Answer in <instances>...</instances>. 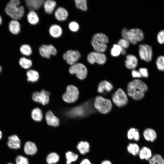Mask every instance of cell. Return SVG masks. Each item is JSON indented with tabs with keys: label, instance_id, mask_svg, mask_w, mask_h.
<instances>
[{
	"label": "cell",
	"instance_id": "1",
	"mask_svg": "<svg viewBox=\"0 0 164 164\" xmlns=\"http://www.w3.org/2000/svg\"><path fill=\"white\" fill-rule=\"evenodd\" d=\"M147 90L148 87L146 84L138 79L129 82L127 87L128 95L136 100L142 99L144 96L145 92Z\"/></svg>",
	"mask_w": 164,
	"mask_h": 164
},
{
	"label": "cell",
	"instance_id": "2",
	"mask_svg": "<svg viewBox=\"0 0 164 164\" xmlns=\"http://www.w3.org/2000/svg\"><path fill=\"white\" fill-rule=\"evenodd\" d=\"M19 0H10L6 4L5 8L6 14L12 19L19 20L24 16L25 9L22 5H20Z\"/></svg>",
	"mask_w": 164,
	"mask_h": 164
},
{
	"label": "cell",
	"instance_id": "3",
	"mask_svg": "<svg viewBox=\"0 0 164 164\" xmlns=\"http://www.w3.org/2000/svg\"><path fill=\"white\" fill-rule=\"evenodd\" d=\"M79 91L76 86L69 85L67 86L65 92L62 95L63 101L68 104H73L78 99Z\"/></svg>",
	"mask_w": 164,
	"mask_h": 164
},
{
	"label": "cell",
	"instance_id": "4",
	"mask_svg": "<svg viewBox=\"0 0 164 164\" xmlns=\"http://www.w3.org/2000/svg\"><path fill=\"white\" fill-rule=\"evenodd\" d=\"M94 104L95 108L99 112L103 114L109 112L112 108L111 102L110 100L100 96L95 97Z\"/></svg>",
	"mask_w": 164,
	"mask_h": 164
},
{
	"label": "cell",
	"instance_id": "5",
	"mask_svg": "<svg viewBox=\"0 0 164 164\" xmlns=\"http://www.w3.org/2000/svg\"><path fill=\"white\" fill-rule=\"evenodd\" d=\"M71 75L75 74L76 77L79 80L85 79L87 75V69L86 66L80 63H77L70 66L68 69Z\"/></svg>",
	"mask_w": 164,
	"mask_h": 164
},
{
	"label": "cell",
	"instance_id": "6",
	"mask_svg": "<svg viewBox=\"0 0 164 164\" xmlns=\"http://www.w3.org/2000/svg\"><path fill=\"white\" fill-rule=\"evenodd\" d=\"M88 104L87 102L83 105L74 107L67 110L66 114L73 118L85 116L90 112V109L89 108L90 107Z\"/></svg>",
	"mask_w": 164,
	"mask_h": 164
},
{
	"label": "cell",
	"instance_id": "7",
	"mask_svg": "<svg viewBox=\"0 0 164 164\" xmlns=\"http://www.w3.org/2000/svg\"><path fill=\"white\" fill-rule=\"evenodd\" d=\"M51 95L50 92L43 89L40 91L33 92L32 96V99L34 101L44 106L49 103Z\"/></svg>",
	"mask_w": 164,
	"mask_h": 164
},
{
	"label": "cell",
	"instance_id": "8",
	"mask_svg": "<svg viewBox=\"0 0 164 164\" xmlns=\"http://www.w3.org/2000/svg\"><path fill=\"white\" fill-rule=\"evenodd\" d=\"M112 101L118 107H122L126 105L128 101L127 95L121 89H118L112 95Z\"/></svg>",
	"mask_w": 164,
	"mask_h": 164
},
{
	"label": "cell",
	"instance_id": "9",
	"mask_svg": "<svg viewBox=\"0 0 164 164\" xmlns=\"http://www.w3.org/2000/svg\"><path fill=\"white\" fill-rule=\"evenodd\" d=\"M144 36L143 31L139 29H132L128 31V40L133 44H136L138 41L143 40Z\"/></svg>",
	"mask_w": 164,
	"mask_h": 164
},
{
	"label": "cell",
	"instance_id": "10",
	"mask_svg": "<svg viewBox=\"0 0 164 164\" xmlns=\"http://www.w3.org/2000/svg\"><path fill=\"white\" fill-rule=\"evenodd\" d=\"M139 53L140 58L145 61H151L153 52L152 47L147 44H140L139 46Z\"/></svg>",
	"mask_w": 164,
	"mask_h": 164
},
{
	"label": "cell",
	"instance_id": "11",
	"mask_svg": "<svg viewBox=\"0 0 164 164\" xmlns=\"http://www.w3.org/2000/svg\"><path fill=\"white\" fill-rule=\"evenodd\" d=\"M80 57V53L77 50H68L63 56V59L70 66L77 63Z\"/></svg>",
	"mask_w": 164,
	"mask_h": 164
},
{
	"label": "cell",
	"instance_id": "12",
	"mask_svg": "<svg viewBox=\"0 0 164 164\" xmlns=\"http://www.w3.org/2000/svg\"><path fill=\"white\" fill-rule=\"evenodd\" d=\"M87 60L90 64H94L97 63L102 65L105 63L106 61V56L101 53L92 52L87 55Z\"/></svg>",
	"mask_w": 164,
	"mask_h": 164
},
{
	"label": "cell",
	"instance_id": "13",
	"mask_svg": "<svg viewBox=\"0 0 164 164\" xmlns=\"http://www.w3.org/2000/svg\"><path fill=\"white\" fill-rule=\"evenodd\" d=\"M39 51L41 56L47 59H49L52 55H56L57 53L56 49L51 44L41 45L39 48Z\"/></svg>",
	"mask_w": 164,
	"mask_h": 164
},
{
	"label": "cell",
	"instance_id": "14",
	"mask_svg": "<svg viewBox=\"0 0 164 164\" xmlns=\"http://www.w3.org/2000/svg\"><path fill=\"white\" fill-rule=\"evenodd\" d=\"M47 124L49 126L56 127L60 125V119L50 110H48L45 114Z\"/></svg>",
	"mask_w": 164,
	"mask_h": 164
},
{
	"label": "cell",
	"instance_id": "15",
	"mask_svg": "<svg viewBox=\"0 0 164 164\" xmlns=\"http://www.w3.org/2000/svg\"><path fill=\"white\" fill-rule=\"evenodd\" d=\"M44 0H25V5L30 11H36L43 6Z\"/></svg>",
	"mask_w": 164,
	"mask_h": 164
},
{
	"label": "cell",
	"instance_id": "16",
	"mask_svg": "<svg viewBox=\"0 0 164 164\" xmlns=\"http://www.w3.org/2000/svg\"><path fill=\"white\" fill-rule=\"evenodd\" d=\"M7 144L9 147L12 149H17L21 146L20 140L18 137L13 135L8 137Z\"/></svg>",
	"mask_w": 164,
	"mask_h": 164
},
{
	"label": "cell",
	"instance_id": "17",
	"mask_svg": "<svg viewBox=\"0 0 164 164\" xmlns=\"http://www.w3.org/2000/svg\"><path fill=\"white\" fill-rule=\"evenodd\" d=\"M54 14L55 18L57 20L60 21H63L67 19L68 13L65 9L60 7L56 10Z\"/></svg>",
	"mask_w": 164,
	"mask_h": 164
},
{
	"label": "cell",
	"instance_id": "18",
	"mask_svg": "<svg viewBox=\"0 0 164 164\" xmlns=\"http://www.w3.org/2000/svg\"><path fill=\"white\" fill-rule=\"evenodd\" d=\"M9 29L10 32L14 35L18 34L21 31V25L19 21L12 19L8 24Z\"/></svg>",
	"mask_w": 164,
	"mask_h": 164
},
{
	"label": "cell",
	"instance_id": "19",
	"mask_svg": "<svg viewBox=\"0 0 164 164\" xmlns=\"http://www.w3.org/2000/svg\"><path fill=\"white\" fill-rule=\"evenodd\" d=\"M143 135L144 138L146 141L151 142L155 141L157 136L155 131L150 128L145 129L143 132Z\"/></svg>",
	"mask_w": 164,
	"mask_h": 164
},
{
	"label": "cell",
	"instance_id": "20",
	"mask_svg": "<svg viewBox=\"0 0 164 164\" xmlns=\"http://www.w3.org/2000/svg\"><path fill=\"white\" fill-rule=\"evenodd\" d=\"M125 62L126 67L131 70H134L137 66L138 63L137 58L132 55H127Z\"/></svg>",
	"mask_w": 164,
	"mask_h": 164
},
{
	"label": "cell",
	"instance_id": "21",
	"mask_svg": "<svg viewBox=\"0 0 164 164\" xmlns=\"http://www.w3.org/2000/svg\"><path fill=\"white\" fill-rule=\"evenodd\" d=\"M113 86L112 84L107 80L101 81L98 84L97 91L100 93L105 92H110L113 89Z\"/></svg>",
	"mask_w": 164,
	"mask_h": 164
},
{
	"label": "cell",
	"instance_id": "22",
	"mask_svg": "<svg viewBox=\"0 0 164 164\" xmlns=\"http://www.w3.org/2000/svg\"><path fill=\"white\" fill-rule=\"evenodd\" d=\"M50 35L54 38H58L61 36L63 30L61 27L59 25L54 24L52 25L49 29Z\"/></svg>",
	"mask_w": 164,
	"mask_h": 164
},
{
	"label": "cell",
	"instance_id": "23",
	"mask_svg": "<svg viewBox=\"0 0 164 164\" xmlns=\"http://www.w3.org/2000/svg\"><path fill=\"white\" fill-rule=\"evenodd\" d=\"M25 153L28 155H33L37 152V148L35 144L31 142L28 141L25 144L24 148Z\"/></svg>",
	"mask_w": 164,
	"mask_h": 164
},
{
	"label": "cell",
	"instance_id": "24",
	"mask_svg": "<svg viewBox=\"0 0 164 164\" xmlns=\"http://www.w3.org/2000/svg\"><path fill=\"white\" fill-rule=\"evenodd\" d=\"M56 5V2L54 0L45 1L43 6L45 12L48 14H51L54 11Z\"/></svg>",
	"mask_w": 164,
	"mask_h": 164
},
{
	"label": "cell",
	"instance_id": "25",
	"mask_svg": "<svg viewBox=\"0 0 164 164\" xmlns=\"http://www.w3.org/2000/svg\"><path fill=\"white\" fill-rule=\"evenodd\" d=\"M138 155L141 159L146 160H149L152 156L151 149L146 146L143 147L140 149Z\"/></svg>",
	"mask_w": 164,
	"mask_h": 164
},
{
	"label": "cell",
	"instance_id": "26",
	"mask_svg": "<svg viewBox=\"0 0 164 164\" xmlns=\"http://www.w3.org/2000/svg\"><path fill=\"white\" fill-rule=\"evenodd\" d=\"M43 114L42 110L38 107L33 108L31 112L32 119L36 121H41L43 118Z\"/></svg>",
	"mask_w": 164,
	"mask_h": 164
},
{
	"label": "cell",
	"instance_id": "27",
	"mask_svg": "<svg viewBox=\"0 0 164 164\" xmlns=\"http://www.w3.org/2000/svg\"><path fill=\"white\" fill-rule=\"evenodd\" d=\"M28 22L32 25L37 24L39 22V17L36 12L33 11H30L26 16Z\"/></svg>",
	"mask_w": 164,
	"mask_h": 164
},
{
	"label": "cell",
	"instance_id": "28",
	"mask_svg": "<svg viewBox=\"0 0 164 164\" xmlns=\"http://www.w3.org/2000/svg\"><path fill=\"white\" fill-rule=\"evenodd\" d=\"M26 74L28 82H35L39 80V73L37 70L33 69L29 70L27 71Z\"/></svg>",
	"mask_w": 164,
	"mask_h": 164
},
{
	"label": "cell",
	"instance_id": "29",
	"mask_svg": "<svg viewBox=\"0 0 164 164\" xmlns=\"http://www.w3.org/2000/svg\"><path fill=\"white\" fill-rule=\"evenodd\" d=\"M91 43L96 52L102 53L106 50L107 46L106 44L99 42L94 39H92Z\"/></svg>",
	"mask_w": 164,
	"mask_h": 164
},
{
	"label": "cell",
	"instance_id": "30",
	"mask_svg": "<svg viewBox=\"0 0 164 164\" xmlns=\"http://www.w3.org/2000/svg\"><path fill=\"white\" fill-rule=\"evenodd\" d=\"M90 145L86 141H81L78 144L77 148L79 152L82 154H85L89 151Z\"/></svg>",
	"mask_w": 164,
	"mask_h": 164
},
{
	"label": "cell",
	"instance_id": "31",
	"mask_svg": "<svg viewBox=\"0 0 164 164\" xmlns=\"http://www.w3.org/2000/svg\"><path fill=\"white\" fill-rule=\"evenodd\" d=\"M127 136L129 140L134 139L135 141H137L140 139V135L139 131L137 129L134 128H131L128 131Z\"/></svg>",
	"mask_w": 164,
	"mask_h": 164
},
{
	"label": "cell",
	"instance_id": "32",
	"mask_svg": "<svg viewBox=\"0 0 164 164\" xmlns=\"http://www.w3.org/2000/svg\"><path fill=\"white\" fill-rule=\"evenodd\" d=\"M19 65L23 68L27 69L30 68L32 64V60L25 57L20 58L19 61Z\"/></svg>",
	"mask_w": 164,
	"mask_h": 164
},
{
	"label": "cell",
	"instance_id": "33",
	"mask_svg": "<svg viewBox=\"0 0 164 164\" xmlns=\"http://www.w3.org/2000/svg\"><path fill=\"white\" fill-rule=\"evenodd\" d=\"M149 161V164H164V158L159 154L154 155Z\"/></svg>",
	"mask_w": 164,
	"mask_h": 164
},
{
	"label": "cell",
	"instance_id": "34",
	"mask_svg": "<svg viewBox=\"0 0 164 164\" xmlns=\"http://www.w3.org/2000/svg\"><path fill=\"white\" fill-rule=\"evenodd\" d=\"M128 152L134 155L138 154L140 151L139 145L136 143H130L127 147Z\"/></svg>",
	"mask_w": 164,
	"mask_h": 164
},
{
	"label": "cell",
	"instance_id": "35",
	"mask_svg": "<svg viewBox=\"0 0 164 164\" xmlns=\"http://www.w3.org/2000/svg\"><path fill=\"white\" fill-rule=\"evenodd\" d=\"M19 50L22 54L26 56H29L32 53V48L28 44L22 45L20 47Z\"/></svg>",
	"mask_w": 164,
	"mask_h": 164
},
{
	"label": "cell",
	"instance_id": "36",
	"mask_svg": "<svg viewBox=\"0 0 164 164\" xmlns=\"http://www.w3.org/2000/svg\"><path fill=\"white\" fill-rule=\"evenodd\" d=\"M59 157L56 153L52 152L49 154L47 157L46 161L48 164L56 163L59 160Z\"/></svg>",
	"mask_w": 164,
	"mask_h": 164
},
{
	"label": "cell",
	"instance_id": "37",
	"mask_svg": "<svg viewBox=\"0 0 164 164\" xmlns=\"http://www.w3.org/2000/svg\"><path fill=\"white\" fill-rule=\"evenodd\" d=\"M92 39L106 44L108 43L109 41L108 37L105 34L101 33H97L94 34Z\"/></svg>",
	"mask_w": 164,
	"mask_h": 164
},
{
	"label": "cell",
	"instance_id": "38",
	"mask_svg": "<svg viewBox=\"0 0 164 164\" xmlns=\"http://www.w3.org/2000/svg\"><path fill=\"white\" fill-rule=\"evenodd\" d=\"M130 42L127 40L121 39L118 41V44L121 49V53L123 55L125 54L126 52L125 49L128 48L129 46Z\"/></svg>",
	"mask_w": 164,
	"mask_h": 164
},
{
	"label": "cell",
	"instance_id": "39",
	"mask_svg": "<svg viewBox=\"0 0 164 164\" xmlns=\"http://www.w3.org/2000/svg\"><path fill=\"white\" fill-rule=\"evenodd\" d=\"M76 7L82 11H85L87 10V2L86 0H74Z\"/></svg>",
	"mask_w": 164,
	"mask_h": 164
},
{
	"label": "cell",
	"instance_id": "40",
	"mask_svg": "<svg viewBox=\"0 0 164 164\" xmlns=\"http://www.w3.org/2000/svg\"><path fill=\"white\" fill-rule=\"evenodd\" d=\"M67 159V164H70L72 162L75 161L78 158V155L71 151L67 152L66 153Z\"/></svg>",
	"mask_w": 164,
	"mask_h": 164
},
{
	"label": "cell",
	"instance_id": "41",
	"mask_svg": "<svg viewBox=\"0 0 164 164\" xmlns=\"http://www.w3.org/2000/svg\"><path fill=\"white\" fill-rule=\"evenodd\" d=\"M156 64L158 69L161 71H164V56H159L156 61Z\"/></svg>",
	"mask_w": 164,
	"mask_h": 164
},
{
	"label": "cell",
	"instance_id": "42",
	"mask_svg": "<svg viewBox=\"0 0 164 164\" xmlns=\"http://www.w3.org/2000/svg\"><path fill=\"white\" fill-rule=\"evenodd\" d=\"M121 47L117 44H114L111 51V54L112 56L116 57L121 53Z\"/></svg>",
	"mask_w": 164,
	"mask_h": 164
},
{
	"label": "cell",
	"instance_id": "43",
	"mask_svg": "<svg viewBox=\"0 0 164 164\" xmlns=\"http://www.w3.org/2000/svg\"><path fill=\"white\" fill-rule=\"evenodd\" d=\"M16 164H29L28 159L21 155H18L16 158Z\"/></svg>",
	"mask_w": 164,
	"mask_h": 164
},
{
	"label": "cell",
	"instance_id": "44",
	"mask_svg": "<svg viewBox=\"0 0 164 164\" xmlns=\"http://www.w3.org/2000/svg\"><path fill=\"white\" fill-rule=\"evenodd\" d=\"M68 27L70 30L73 32H77L79 29L78 23L74 21L70 22L69 24Z\"/></svg>",
	"mask_w": 164,
	"mask_h": 164
},
{
	"label": "cell",
	"instance_id": "45",
	"mask_svg": "<svg viewBox=\"0 0 164 164\" xmlns=\"http://www.w3.org/2000/svg\"><path fill=\"white\" fill-rule=\"evenodd\" d=\"M157 39L159 43H164V30H161L158 33L157 36Z\"/></svg>",
	"mask_w": 164,
	"mask_h": 164
},
{
	"label": "cell",
	"instance_id": "46",
	"mask_svg": "<svg viewBox=\"0 0 164 164\" xmlns=\"http://www.w3.org/2000/svg\"><path fill=\"white\" fill-rule=\"evenodd\" d=\"M139 71L142 77L147 78L148 77V72L147 69L145 68H141L139 69Z\"/></svg>",
	"mask_w": 164,
	"mask_h": 164
},
{
	"label": "cell",
	"instance_id": "47",
	"mask_svg": "<svg viewBox=\"0 0 164 164\" xmlns=\"http://www.w3.org/2000/svg\"><path fill=\"white\" fill-rule=\"evenodd\" d=\"M132 77L134 78H139L142 77L139 72L135 70H133L132 72Z\"/></svg>",
	"mask_w": 164,
	"mask_h": 164
},
{
	"label": "cell",
	"instance_id": "48",
	"mask_svg": "<svg viewBox=\"0 0 164 164\" xmlns=\"http://www.w3.org/2000/svg\"><path fill=\"white\" fill-rule=\"evenodd\" d=\"M128 31L126 28H124L122 30L121 36L123 39L128 40Z\"/></svg>",
	"mask_w": 164,
	"mask_h": 164
},
{
	"label": "cell",
	"instance_id": "49",
	"mask_svg": "<svg viewBox=\"0 0 164 164\" xmlns=\"http://www.w3.org/2000/svg\"><path fill=\"white\" fill-rule=\"evenodd\" d=\"M80 164H91L90 161L87 159L83 160Z\"/></svg>",
	"mask_w": 164,
	"mask_h": 164
},
{
	"label": "cell",
	"instance_id": "50",
	"mask_svg": "<svg viewBox=\"0 0 164 164\" xmlns=\"http://www.w3.org/2000/svg\"><path fill=\"white\" fill-rule=\"evenodd\" d=\"M101 164H112V163L109 160H105L103 161Z\"/></svg>",
	"mask_w": 164,
	"mask_h": 164
},
{
	"label": "cell",
	"instance_id": "51",
	"mask_svg": "<svg viewBox=\"0 0 164 164\" xmlns=\"http://www.w3.org/2000/svg\"><path fill=\"white\" fill-rule=\"evenodd\" d=\"M2 19L1 16L0 15V26L2 24Z\"/></svg>",
	"mask_w": 164,
	"mask_h": 164
},
{
	"label": "cell",
	"instance_id": "52",
	"mask_svg": "<svg viewBox=\"0 0 164 164\" xmlns=\"http://www.w3.org/2000/svg\"><path fill=\"white\" fill-rule=\"evenodd\" d=\"M2 132L1 130H0V139H1L2 137Z\"/></svg>",
	"mask_w": 164,
	"mask_h": 164
},
{
	"label": "cell",
	"instance_id": "53",
	"mask_svg": "<svg viewBox=\"0 0 164 164\" xmlns=\"http://www.w3.org/2000/svg\"><path fill=\"white\" fill-rule=\"evenodd\" d=\"M2 68L1 66L0 65V73L2 72Z\"/></svg>",
	"mask_w": 164,
	"mask_h": 164
},
{
	"label": "cell",
	"instance_id": "54",
	"mask_svg": "<svg viewBox=\"0 0 164 164\" xmlns=\"http://www.w3.org/2000/svg\"><path fill=\"white\" fill-rule=\"evenodd\" d=\"M7 164H13L12 163H9Z\"/></svg>",
	"mask_w": 164,
	"mask_h": 164
}]
</instances>
